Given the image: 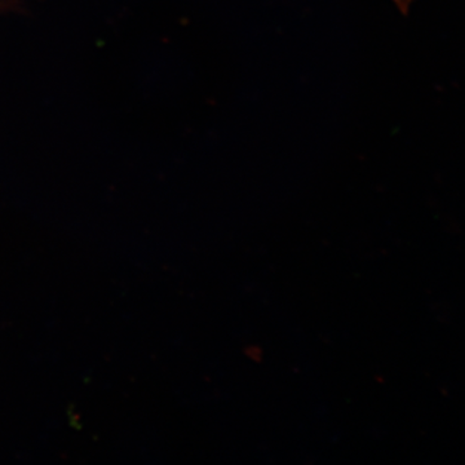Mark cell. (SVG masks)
I'll list each match as a JSON object with an SVG mask.
<instances>
[{
    "label": "cell",
    "mask_w": 465,
    "mask_h": 465,
    "mask_svg": "<svg viewBox=\"0 0 465 465\" xmlns=\"http://www.w3.org/2000/svg\"><path fill=\"white\" fill-rule=\"evenodd\" d=\"M391 2L397 5V8H399L403 15H407L415 0H391Z\"/></svg>",
    "instance_id": "obj_1"
}]
</instances>
